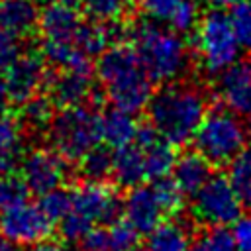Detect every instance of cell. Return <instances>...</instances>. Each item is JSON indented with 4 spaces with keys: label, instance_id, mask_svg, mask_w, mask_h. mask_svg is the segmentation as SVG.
Returning a JSON list of instances; mask_svg holds the SVG:
<instances>
[{
    "label": "cell",
    "instance_id": "cell-1",
    "mask_svg": "<svg viewBox=\"0 0 251 251\" xmlns=\"http://www.w3.org/2000/svg\"><path fill=\"white\" fill-rule=\"evenodd\" d=\"M145 110L149 124L165 141L184 145L192 141L208 112V102L204 92L192 84L167 82L161 90L153 92Z\"/></svg>",
    "mask_w": 251,
    "mask_h": 251
},
{
    "label": "cell",
    "instance_id": "cell-2",
    "mask_svg": "<svg viewBox=\"0 0 251 251\" xmlns=\"http://www.w3.org/2000/svg\"><path fill=\"white\" fill-rule=\"evenodd\" d=\"M133 49L139 63L153 84H167L180 78L188 65L190 53L182 35L171 27H161L157 24H141L131 27Z\"/></svg>",
    "mask_w": 251,
    "mask_h": 251
},
{
    "label": "cell",
    "instance_id": "cell-3",
    "mask_svg": "<svg viewBox=\"0 0 251 251\" xmlns=\"http://www.w3.org/2000/svg\"><path fill=\"white\" fill-rule=\"evenodd\" d=\"M194 151L200 153L212 167L227 165L247 143V129L243 127L239 116L229 110L216 108L206 112L194 137Z\"/></svg>",
    "mask_w": 251,
    "mask_h": 251
},
{
    "label": "cell",
    "instance_id": "cell-4",
    "mask_svg": "<svg viewBox=\"0 0 251 251\" xmlns=\"http://www.w3.org/2000/svg\"><path fill=\"white\" fill-rule=\"evenodd\" d=\"M194 41L200 63L208 75H220L239 59L241 47L233 33L229 16L222 8H210L200 16Z\"/></svg>",
    "mask_w": 251,
    "mask_h": 251
},
{
    "label": "cell",
    "instance_id": "cell-5",
    "mask_svg": "<svg viewBox=\"0 0 251 251\" xmlns=\"http://www.w3.org/2000/svg\"><path fill=\"white\" fill-rule=\"evenodd\" d=\"M47 133L59 155L67 161H78L88 149L100 143V120L98 114L86 106L61 108L55 112Z\"/></svg>",
    "mask_w": 251,
    "mask_h": 251
},
{
    "label": "cell",
    "instance_id": "cell-6",
    "mask_svg": "<svg viewBox=\"0 0 251 251\" xmlns=\"http://www.w3.org/2000/svg\"><path fill=\"white\" fill-rule=\"evenodd\" d=\"M192 196V214L206 226H231L241 216L243 202L226 175H210Z\"/></svg>",
    "mask_w": 251,
    "mask_h": 251
},
{
    "label": "cell",
    "instance_id": "cell-7",
    "mask_svg": "<svg viewBox=\"0 0 251 251\" xmlns=\"http://www.w3.org/2000/svg\"><path fill=\"white\" fill-rule=\"evenodd\" d=\"M53 222L27 200L0 208V235L16 245H33L51 235Z\"/></svg>",
    "mask_w": 251,
    "mask_h": 251
},
{
    "label": "cell",
    "instance_id": "cell-8",
    "mask_svg": "<svg viewBox=\"0 0 251 251\" xmlns=\"http://www.w3.org/2000/svg\"><path fill=\"white\" fill-rule=\"evenodd\" d=\"M20 176L29 192L43 194L61 186L69 176V161L53 147H37L20 159Z\"/></svg>",
    "mask_w": 251,
    "mask_h": 251
},
{
    "label": "cell",
    "instance_id": "cell-9",
    "mask_svg": "<svg viewBox=\"0 0 251 251\" xmlns=\"http://www.w3.org/2000/svg\"><path fill=\"white\" fill-rule=\"evenodd\" d=\"M71 210L84 218L90 226L110 224L122 212V200L104 180H86L71 190Z\"/></svg>",
    "mask_w": 251,
    "mask_h": 251
},
{
    "label": "cell",
    "instance_id": "cell-10",
    "mask_svg": "<svg viewBox=\"0 0 251 251\" xmlns=\"http://www.w3.org/2000/svg\"><path fill=\"white\" fill-rule=\"evenodd\" d=\"M45 59L39 53H22L6 71L4 82L12 104L20 106L47 84Z\"/></svg>",
    "mask_w": 251,
    "mask_h": 251
},
{
    "label": "cell",
    "instance_id": "cell-11",
    "mask_svg": "<svg viewBox=\"0 0 251 251\" xmlns=\"http://www.w3.org/2000/svg\"><path fill=\"white\" fill-rule=\"evenodd\" d=\"M216 94L235 116L251 120V59H237L218 75Z\"/></svg>",
    "mask_w": 251,
    "mask_h": 251
},
{
    "label": "cell",
    "instance_id": "cell-12",
    "mask_svg": "<svg viewBox=\"0 0 251 251\" xmlns=\"http://www.w3.org/2000/svg\"><path fill=\"white\" fill-rule=\"evenodd\" d=\"M122 214L124 220H127L139 231V235L149 233L165 216L153 188L143 184L129 188V192L122 200Z\"/></svg>",
    "mask_w": 251,
    "mask_h": 251
},
{
    "label": "cell",
    "instance_id": "cell-13",
    "mask_svg": "<svg viewBox=\"0 0 251 251\" xmlns=\"http://www.w3.org/2000/svg\"><path fill=\"white\" fill-rule=\"evenodd\" d=\"M49 98L53 100L55 108H73V106H84L94 90H92V78L88 75H78L71 71H63L61 75L47 76Z\"/></svg>",
    "mask_w": 251,
    "mask_h": 251
},
{
    "label": "cell",
    "instance_id": "cell-14",
    "mask_svg": "<svg viewBox=\"0 0 251 251\" xmlns=\"http://www.w3.org/2000/svg\"><path fill=\"white\" fill-rule=\"evenodd\" d=\"M104 92L114 108L129 112V114H139L141 110L147 108L153 96V82L149 80L145 73H139L112 86H106Z\"/></svg>",
    "mask_w": 251,
    "mask_h": 251
},
{
    "label": "cell",
    "instance_id": "cell-15",
    "mask_svg": "<svg viewBox=\"0 0 251 251\" xmlns=\"http://www.w3.org/2000/svg\"><path fill=\"white\" fill-rule=\"evenodd\" d=\"M82 24V18L76 6L65 4H45L39 10L37 29L41 31L43 39H61V41H75V35Z\"/></svg>",
    "mask_w": 251,
    "mask_h": 251
},
{
    "label": "cell",
    "instance_id": "cell-16",
    "mask_svg": "<svg viewBox=\"0 0 251 251\" xmlns=\"http://www.w3.org/2000/svg\"><path fill=\"white\" fill-rule=\"evenodd\" d=\"M41 57L45 63L59 67L63 71L78 73V75H92L94 63L92 57H88L84 51L76 47L75 41H61V39H43L41 45Z\"/></svg>",
    "mask_w": 251,
    "mask_h": 251
},
{
    "label": "cell",
    "instance_id": "cell-17",
    "mask_svg": "<svg viewBox=\"0 0 251 251\" xmlns=\"http://www.w3.org/2000/svg\"><path fill=\"white\" fill-rule=\"evenodd\" d=\"M173 180L178 184L182 194H194L212 175V165L196 151H184L175 159Z\"/></svg>",
    "mask_w": 251,
    "mask_h": 251
},
{
    "label": "cell",
    "instance_id": "cell-18",
    "mask_svg": "<svg viewBox=\"0 0 251 251\" xmlns=\"http://www.w3.org/2000/svg\"><path fill=\"white\" fill-rule=\"evenodd\" d=\"M37 0H0V27L18 37L31 35L37 29Z\"/></svg>",
    "mask_w": 251,
    "mask_h": 251
},
{
    "label": "cell",
    "instance_id": "cell-19",
    "mask_svg": "<svg viewBox=\"0 0 251 251\" xmlns=\"http://www.w3.org/2000/svg\"><path fill=\"white\" fill-rule=\"evenodd\" d=\"M98 120H100V141H104L108 147L118 149L133 143V137L139 126L133 114L112 106L102 114H98Z\"/></svg>",
    "mask_w": 251,
    "mask_h": 251
},
{
    "label": "cell",
    "instance_id": "cell-20",
    "mask_svg": "<svg viewBox=\"0 0 251 251\" xmlns=\"http://www.w3.org/2000/svg\"><path fill=\"white\" fill-rule=\"evenodd\" d=\"M112 176L116 184L124 188L141 184L145 178V165L143 153L135 143L118 147L116 153H112Z\"/></svg>",
    "mask_w": 251,
    "mask_h": 251
},
{
    "label": "cell",
    "instance_id": "cell-21",
    "mask_svg": "<svg viewBox=\"0 0 251 251\" xmlns=\"http://www.w3.org/2000/svg\"><path fill=\"white\" fill-rule=\"evenodd\" d=\"M190 229L178 220L159 222L147 233V251H186L190 245Z\"/></svg>",
    "mask_w": 251,
    "mask_h": 251
},
{
    "label": "cell",
    "instance_id": "cell-22",
    "mask_svg": "<svg viewBox=\"0 0 251 251\" xmlns=\"http://www.w3.org/2000/svg\"><path fill=\"white\" fill-rule=\"evenodd\" d=\"M22 159V126L16 118L0 112V173L10 175Z\"/></svg>",
    "mask_w": 251,
    "mask_h": 251
},
{
    "label": "cell",
    "instance_id": "cell-23",
    "mask_svg": "<svg viewBox=\"0 0 251 251\" xmlns=\"http://www.w3.org/2000/svg\"><path fill=\"white\" fill-rule=\"evenodd\" d=\"M143 153V165H145V178H163L169 176L176 159L175 145L165 141L161 135L151 139L145 145H137Z\"/></svg>",
    "mask_w": 251,
    "mask_h": 251
},
{
    "label": "cell",
    "instance_id": "cell-24",
    "mask_svg": "<svg viewBox=\"0 0 251 251\" xmlns=\"http://www.w3.org/2000/svg\"><path fill=\"white\" fill-rule=\"evenodd\" d=\"M55 116V104L49 96L35 94L24 104H20V126L31 131H47Z\"/></svg>",
    "mask_w": 251,
    "mask_h": 251
},
{
    "label": "cell",
    "instance_id": "cell-25",
    "mask_svg": "<svg viewBox=\"0 0 251 251\" xmlns=\"http://www.w3.org/2000/svg\"><path fill=\"white\" fill-rule=\"evenodd\" d=\"M227 180L235 188L239 200L251 206V145H245L227 163Z\"/></svg>",
    "mask_w": 251,
    "mask_h": 251
},
{
    "label": "cell",
    "instance_id": "cell-26",
    "mask_svg": "<svg viewBox=\"0 0 251 251\" xmlns=\"http://www.w3.org/2000/svg\"><path fill=\"white\" fill-rule=\"evenodd\" d=\"M75 43L88 57H98L104 49H108L112 45L106 24L104 22H92V20L80 24V27L75 35Z\"/></svg>",
    "mask_w": 251,
    "mask_h": 251
},
{
    "label": "cell",
    "instance_id": "cell-27",
    "mask_svg": "<svg viewBox=\"0 0 251 251\" xmlns=\"http://www.w3.org/2000/svg\"><path fill=\"white\" fill-rule=\"evenodd\" d=\"M80 173L88 180H104L112 175V151L108 145H94L80 159Z\"/></svg>",
    "mask_w": 251,
    "mask_h": 251
},
{
    "label": "cell",
    "instance_id": "cell-28",
    "mask_svg": "<svg viewBox=\"0 0 251 251\" xmlns=\"http://www.w3.org/2000/svg\"><path fill=\"white\" fill-rule=\"evenodd\" d=\"M78 6L92 22H114L126 16L129 0H78Z\"/></svg>",
    "mask_w": 251,
    "mask_h": 251
},
{
    "label": "cell",
    "instance_id": "cell-29",
    "mask_svg": "<svg viewBox=\"0 0 251 251\" xmlns=\"http://www.w3.org/2000/svg\"><path fill=\"white\" fill-rule=\"evenodd\" d=\"M186 251H235V247L227 226H210L194 241H190Z\"/></svg>",
    "mask_w": 251,
    "mask_h": 251
},
{
    "label": "cell",
    "instance_id": "cell-30",
    "mask_svg": "<svg viewBox=\"0 0 251 251\" xmlns=\"http://www.w3.org/2000/svg\"><path fill=\"white\" fill-rule=\"evenodd\" d=\"M229 22L239 47L251 51V0H239L229 6Z\"/></svg>",
    "mask_w": 251,
    "mask_h": 251
},
{
    "label": "cell",
    "instance_id": "cell-31",
    "mask_svg": "<svg viewBox=\"0 0 251 251\" xmlns=\"http://www.w3.org/2000/svg\"><path fill=\"white\" fill-rule=\"evenodd\" d=\"M159 206L163 210V214H176L182 204H184V194L178 188V184L171 178V176H163V178H155L151 184Z\"/></svg>",
    "mask_w": 251,
    "mask_h": 251
},
{
    "label": "cell",
    "instance_id": "cell-32",
    "mask_svg": "<svg viewBox=\"0 0 251 251\" xmlns=\"http://www.w3.org/2000/svg\"><path fill=\"white\" fill-rule=\"evenodd\" d=\"M37 206L41 208V212L55 224L59 222L65 214H69L71 210V190L57 186L53 190H47L43 194H39V202Z\"/></svg>",
    "mask_w": 251,
    "mask_h": 251
},
{
    "label": "cell",
    "instance_id": "cell-33",
    "mask_svg": "<svg viewBox=\"0 0 251 251\" xmlns=\"http://www.w3.org/2000/svg\"><path fill=\"white\" fill-rule=\"evenodd\" d=\"M200 20V8L196 0H180L178 6L175 8V12L169 18V25L173 31H176L178 35H186L192 33L198 25Z\"/></svg>",
    "mask_w": 251,
    "mask_h": 251
},
{
    "label": "cell",
    "instance_id": "cell-34",
    "mask_svg": "<svg viewBox=\"0 0 251 251\" xmlns=\"http://www.w3.org/2000/svg\"><path fill=\"white\" fill-rule=\"evenodd\" d=\"M106 229L110 251H133L139 243V231L127 220H114Z\"/></svg>",
    "mask_w": 251,
    "mask_h": 251
},
{
    "label": "cell",
    "instance_id": "cell-35",
    "mask_svg": "<svg viewBox=\"0 0 251 251\" xmlns=\"http://www.w3.org/2000/svg\"><path fill=\"white\" fill-rule=\"evenodd\" d=\"M27 194L29 190L25 182L22 180V176H16L10 173L4 178H0V208L14 206V204L27 200Z\"/></svg>",
    "mask_w": 251,
    "mask_h": 251
},
{
    "label": "cell",
    "instance_id": "cell-36",
    "mask_svg": "<svg viewBox=\"0 0 251 251\" xmlns=\"http://www.w3.org/2000/svg\"><path fill=\"white\" fill-rule=\"evenodd\" d=\"M90 227L92 226L84 218H80L76 212H73V210H69V214H65L59 220V233H61V237L65 241H71V243L78 241Z\"/></svg>",
    "mask_w": 251,
    "mask_h": 251
},
{
    "label": "cell",
    "instance_id": "cell-37",
    "mask_svg": "<svg viewBox=\"0 0 251 251\" xmlns=\"http://www.w3.org/2000/svg\"><path fill=\"white\" fill-rule=\"evenodd\" d=\"M22 55L20 37L4 27H0V73H4Z\"/></svg>",
    "mask_w": 251,
    "mask_h": 251
},
{
    "label": "cell",
    "instance_id": "cell-38",
    "mask_svg": "<svg viewBox=\"0 0 251 251\" xmlns=\"http://www.w3.org/2000/svg\"><path fill=\"white\" fill-rule=\"evenodd\" d=\"M180 0H137L139 10L153 22H169Z\"/></svg>",
    "mask_w": 251,
    "mask_h": 251
},
{
    "label": "cell",
    "instance_id": "cell-39",
    "mask_svg": "<svg viewBox=\"0 0 251 251\" xmlns=\"http://www.w3.org/2000/svg\"><path fill=\"white\" fill-rule=\"evenodd\" d=\"M76 243L80 251H110L108 229L102 226H92Z\"/></svg>",
    "mask_w": 251,
    "mask_h": 251
},
{
    "label": "cell",
    "instance_id": "cell-40",
    "mask_svg": "<svg viewBox=\"0 0 251 251\" xmlns=\"http://www.w3.org/2000/svg\"><path fill=\"white\" fill-rule=\"evenodd\" d=\"M229 233L235 251H251V216H239L231 224Z\"/></svg>",
    "mask_w": 251,
    "mask_h": 251
},
{
    "label": "cell",
    "instance_id": "cell-41",
    "mask_svg": "<svg viewBox=\"0 0 251 251\" xmlns=\"http://www.w3.org/2000/svg\"><path fill=\"white\" fill-rule=\"evenodd\" d=\"M29 251H71L65 243H61V241H55V239H41V241H37V243H33L31 245V249Z\"/></svg>",
    "mask_w": 251,
    "mask_h": 251
},
{
    "label": "cell",
    "instance_id": "cell-42",
    "mask_svg": "<svg viewBox=\"0 0 251 251\" xmlns=\"http://www.w3.org/2000/svg\"><path fill=\"white\" fill-rule=\"evenodd\" d=\"M10 104V98H8V90H6V82L4 78L0 76V112Z\"/></svg>",
    "mask_w": 251,
    "mask_h": 251
},
{
    "label": "cell",
    "instance_id": "cell-43",
    "mask_svg": "<svg viewBox=\"0 0 251 251\" xmlns=\"http://www.w3.org/2000/svg\"><path fill=\"white\" fill-rule=\"evenodd\" d=\"M206 2H208L212 8H222V10H224V8L233 6V4H235V2H239V0H206Z\"/></svg>",
    "mask_w": 251,
    "mask_h": 251
},
{
    "label": "cell",
    "instance_id": "cell-44",
    "mask_svg": "<svg viewBox=\"0 0 251 251\" xmlns=\"http://www.w3.org/2000/svg\"><path fill=\"white\" fill-rule=\"evenodd\" d=\"M0 251H18V247H16V243H12L4 235H0Z\"/></svg>",
    "mask_w": 251,
    "mask_h": 251
},
{
    "label": "cell",
    "instance_id": "cell-45",
    "mask_svg": "<svg viewBox=\"0 0 251 251\" xmlns=\"http://www.w3.org/2000/svg\"><path fill=\"white\" fill-rule=\"evenodd\" d=\"M133 251H147V249H141V247H135Z\"/></svg>",
    "mask_w": 251,
    "mask_h": 251
}]
</instances>
